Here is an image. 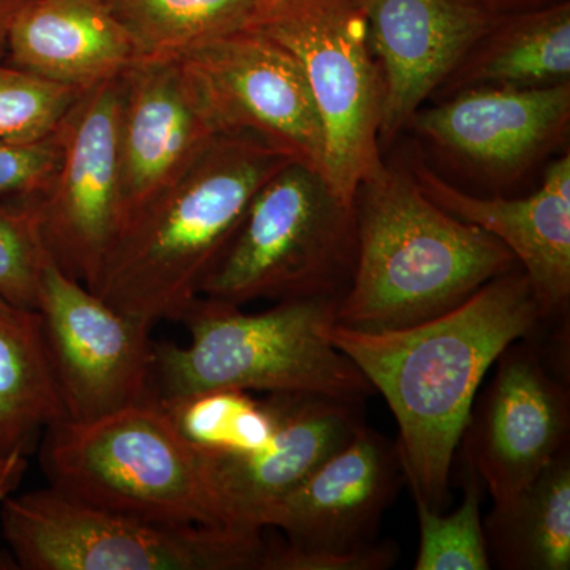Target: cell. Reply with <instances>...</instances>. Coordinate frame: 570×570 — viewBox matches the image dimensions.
Masks as SVG:
<instances>
[{"label": "cell", "instance_id": "cell-29", "mask_svg": "<svg viewBox=\"0 0 570 570\" xmlns=\"http://www.w3.org/2000/svg\"><path fill=\"white\" fill-rule=\"evenodd\" d=\"M468 2L474 3L475 7L485 10L493 17H502V14L542 9V7L568 2V0H468Z\"/></svg>", "mask_w": 570, "mask_h": 570}, {"label": "cell", "instance_id": "cell-10", "mask_svg": "<svg viewBox=\"0 0 570 570\" xmlns=\"http://www.w3.org/2000/svg\"><path fill=\"white\" fill-rule=\"evenodd\" d=\"M540 328L498 356L456 450L493 502L527 487L570 448L569 363L550 354Z\"/></svg>", "mask_w": 570, "mask_h": 570}, {"label": "cell", "instance_id": "cell-4", "mask_svg": "<svg viewBox=\"0 0 570 570\" xmlns=\"http://www.w3.org/2000/svg\"><path fill=\"white\" fill-rule=\"evenodd\" d=\"M337 306L335 296H306L249 314L200 296L181 321L189 343L156 344L154 396L165 403L205 390L238 389L363 406L376 392L333 343Z\"/></svg>", "mask_w": 570, "mask_h": 570}, {"label": "cell", "instance_id": "cell-11", "mask_svg": "<svg viewBox=\"0 0 570 570\" xmlns=\"http://www.w3.org/2000/svg\"><path fill=\"white\" fill-rule=\"evenodd\" d=\"M63 419L91 422L153 400L154 324L116 309L48 262L39 306Z\"/></svg>", "mask_w": 570, "mask_h": 570}, {"label": "cell", "instance_id": "cell-3", "mask_svg": "<svg viewBox=\"0 0 570 570\" xmlns=\"http://www.w3.org/2000/svg\"><path fill=\"white\" fill-rule=\"evenodd\" d=\"M354 208V273L337 306V324L348 328L422 324L520 268L494 236L452 216L414 176L385 164L360 184Z\"/></svg>", "mask_w": 570, "mask_h": 570}, {"label": "cell", "instance_id": "cell-6", "mask_svg": "<svg viewBox=\"0 0 570 570\" xmlns=\"http://www.w3.org/2000/svg\"><path fill=\"white\" fill-rule=\"evenodd\" d=\"M355 253L354 205L322 171L291 160L254 195L202 296L238 307L258 299H341Z\"/></svg>", "mask_w": 570, "mask_h": 570}, {"label": "cell", "instance_id": "cell-21", "mask_svg": "<svg viewBox=\"0 0 570 570\" xmlns=\"http://www.w3.org/2000/svg\"><path fill=\"white\" fill-rule=\"evenodd\" d=\"M62 419L39 311L0 296V460L28 456Z\"/></svg>", "mask_w": 570, "mask_h": 570}, {"label": "cell", "instance_id": "cell-30", "mask_svg": "<svg viewBox=\"0 0 570 570\" xmlns=\"http://www.w3.org/2000/svg\"><path fill=\"white\" fill-rule=\"evenodd\" d=\"M26 469H28V456L0 460V501L13 494V491L20 487Z\"/></svg>", "mask_w": 570, "mask_h": 570}, {"label": "cell", "instance_id": "cell-23", "mask_svg": "<svg viewBox=\"0 0 570 570\" xmlns=\"http://www.w3.org/2000/svg\"><path fill=\"white\" fill-rule=\"evenodd\" d=\"M107 2L132 39L137 61H160L183 58L208 41L245 29L257 0Z\"/></svg>", "mask_w": 570, "mask_h": 570}, {"label": "cell", "instance_id": "cell-28", "mask_svg": "<svg viewBox=\"0 0 570 570\" xmlns=\"http://www.w3.org/2000/svg\"><path fill=\"white\" fill-rule=\"evenodd\" d=\"M62 148L61 124L37 140H0V200L43 194L61 164Z\"/></svg>", "mask_w": 570, "mask_h": 570}, {"label": "cell", "instance_id": "cell-12", "mask_svg": "<svg viewBox=\"0 0 570 570\" xmlns=\"http://www.w3.org/2000/svg\"><path fill=\"white\" fill-rule=\"evenodd\" d=\"M122 75L80 92L61 122L58 171L29 197L48 257L88 287L121 220Z\"/></svg>", "mask_w": 570, "mask_h": 570}, {"label": "cell", "instance_id": "cell-8", "mask_svg": "<svg viewBox=\"0 0 570 570\" xmlns=\"http://www.w3.org/2000/svg\"><path fill=\"white\" fill-rule=\"evenodd\" d=\"M291 52L325 132L324 176L346 204L377 174L382 75L367 37L365 0H257L246 26Z\"/></svg>", "mask_w": 570, "mask_h": 570}, {"label": "cell", "instance_id": "cell-20", "mask_svg": "<svg viewBox=\"0 0 570 570\" xmlns=\"http://www.w3.org/2000/svg\"><path fill=\"white\" fill-rule=\"evenodd\" d=\"M570 81V0L497 17L444 92L474 86L546 88Z\"/></svg>", "mask_w": 570, "mask_h": 570}, {"label": "cell", "instance_id": "cell-14", "mask_svg": "<svg viewBox=\"0 0 570 570\" xmlns=\"http://www.w3.org/2000/svg\"><path fill=\"white\" fill-rule=\"evenodd\" d=\"M570 81L546 88L474 86L420 108L409 126L456 163L489 178H515L568 134Z\"/></svg>", "mask_w": 570, "mask_h": 570}, {"label": "cell", "instance_id": "cell-15", "mask_svg": "<svg viewBox=\"0 0 570 570\" xmlns=\"http://www.w3.org/2000/svg\"><path fill=\"white\" fill-rule=\"evenodd\" d=\"M367 37L382 75L379 142L411 124L497 20L468 0H365Z\"/></svg>", "mask_w": 570, "mask_h": 570}, {"label": "cell", "instance_id": "cell-13", "mask_svg": "<svg viewBox=\"0 0 570 570\" xmlns=\"http://www.w3.org/2000/svg\"><path fill=\"white\" fill-rule=\"evenodd\" d=\"M179 59L194 75L219 134L254 135L324 174V124L291 52L245 28Z\"/></svg>", "mask_w": 570, "mask_h": 570}, {"label": "cell", "instance_id": "cell-16", "mask_svg": "<svg viewBox=\"0 0 570 570\" xmlns=\"http://www.w3.org/2000/svg\"><path fill=\"white\" fill-rule=\"evenodd\" d=\"M122 82L119 225L223 135L183 59L134 62Z\"/></svg>", "mask_w": 570, "mask_h": 570}, {"label": "cell", "instance_id": "cell-9", "mask_svg": "<svg viewBox=\"0 0 570 570\" xmlns=\"http://www.w3.org/2000/svg\"><path fill=\"white\" fill-rule=\"evenodd\" d=\"M404 482L395 441L363 423L354 438L276 505L266 528L284 543L266 546L261 570H385L393 542L379 524Z\"/></svg>", "mask_w": 570, "mask_h": 570}, {"label": "cell", "instance_id": "cell-7", "mask_svg": "<svg viewBox=\"0 0 570 570\" xmlns=\"http://www.w3.org/2000/svg\"><path fill=\"white\" fill-rule=\"evenodd\" d=\"M0 527L26 570H261L264 532L170 527L52 489L0 501Z\"/></svg>", "mask_w": 570, "mask_h": 570}, {"label": "cell", "instance_id": "cell-26", "mask_svg": "<svg viewBox=\"0 0 570 570\" xmlns=\"http://www.w3.org/2000/svg\"><path fill=\"white\" fill-rule=\"evenodd\" d=\"M80 92L0 62V140H37L55 132Z\"/></svg>", "mask_w": 570, "mask_h": 570}, {"label": "cell", "instance_id": "cell-31", "mask_svg": "<svg viewBox=\"0 0 570 570\" xmlns=\"http://www.w3.org/2000/svg\"><path fill=\"white\" fill-rule=\"evenodd\" d=\"M33 0H0V62L6 61L7 39L11 24Z\"/></svg>", "mask_w": 570, "mask_h": 570}, {"label": "cell", "instance_id": "cell-5", "mask_svg": "<svg viewBox=\"0 0 570 570\" xmlns=\"http://www.w3.org/2000/svg\"><path fill=\"white\" fill-rule=\"evenodd\" d=\"M39 445L50 487L67 497L151 523L232 530L212 456L178 433L156 397L91 422L59 420Z\"/></svg>", "mask_w": 570, "mask_h": 570}, {"label": "cell", "instance_id": "cell-2", "mask_svg": "<svg viewBox=\"0 0 570 570\" xmlns=\"http://www.w3.org/2000/svg\"><path fill=\"white\" fill-rule=\"evenodd\" d=\"M291 160L254 135H217L174 183L122 220L89 288L154 325L181 322L254 195Z\"/></svg>", "mask_w": 570, "mask_h": 570}, {"label": "cell", "instance_id": "cell-17", "mask_svg": "<svg viewBox=\"0 0 570 570\" xmlns=\"http://www.w3.org/2000/svg\"><path fill=\"white\" fill-rule=\"evenodd\" d=\"M269 396L276 430L265 449L247 456L209 455L214 485L232 530L264 532L272 510L365 423L360 404L316 395Z\"/></svg>", "mask_w": 570, "mask_h": 570}, {"label": "cell", "instance_id": "cell-1", "mask_svg": "<svg viewBox=\"0 0 570 570\" xmlns=\"http://www.w3.org/2000/svg\"><path fill=\"white\" fill-rule=\"evenodd\" d=\"M542 324L530 279L517 268L422 324L381 332L335 325L333 343L396 420L397 456L414 502L445 512L453 460L483 379L505 347Z\"/></svg>", "mask_w": 570, "mask_h": 570}, {"label": "cell", "instance_id": "cell-24", "mask_svg": "<svg viewBox=\"0 0 570 570\" xmlns=\"http://www.w3.org/2000/svg\"><path fill=\"white\" fill-rule=\"evenodd\" d=\"M160 404L178 433L208 455H253L268 445L276 430L272 396L257 400L246 390H205Z\"/></svg>", "mask_w": 570, "mask_h": 570}, {"label": "cell", "instance_id": "cell-27", "mask_svg": "<svg viewBox=\"0 0 570 570\" xmlns=\"http://www.w3.org/2000/svg\"><path fill=\"white\" fill-rule=\"evenodd\" d=\"M48 262L31 198L0 200V296L37 309Z\"/></svg>", "mask_w": 570, "mask_h": 570}, {"label": "cell", "instance_id": "cell-19", "mask_svg": "<svg viewBox=\"0 0 570 570\" xmlns=\"http://www.w3.org/2000/svg\"><path fill=\"white\" fill-rule=\"evenodd\" d=\"M135 61L132 39L107 0H33L11 24L3 62L85 91Z\"/></svg>", "mask_w": 570, "mask_h": 570}, {"label": "cell", "instance_id": "cell-18", "mask_svg": "<svg viewBox=\"0 0 570 570\" xmlns=\"http://www.w3.org/2000/svg\"><path fill=\"white\" fill-rule=\"evenodd\" d=\"M412 176L442 209L494 236L530 279L543 322L564 321L570 309V156L554 160L542 186L521 198L478 197L415 165Z\"/></svg>", "mask_w": 570, "mask_h": 570}, {"label": "cell", "instance_id": "cell-25", "mask_svg": "<svg viewBox=\"0 0 570 570\" xmlns=\"http://www.w3.org/2000/svg\"><path fill=\"white\" fill-rule=\"evenodd\" d=\"M463 502L450 513L434 512L415 502L419 553L414 570H490L483 532L482 499L485 485L464 461Z\"/></svg>", "mask_w": 570, "mask_h": 570}, {"label": "cell", "instance_id": "cell-22", "mask_svg": "<svg viewBox=\"0 0 570 570\" xmlns=\"http://www.w3.org/2000/svg\"><path fill=\"white\" fill-rule=\"evenodd\" d=\"M491 568L570 569V448L483 520Z\"/></svg>", "mask_w": 570, "mask_h": 570}]
</instances>
